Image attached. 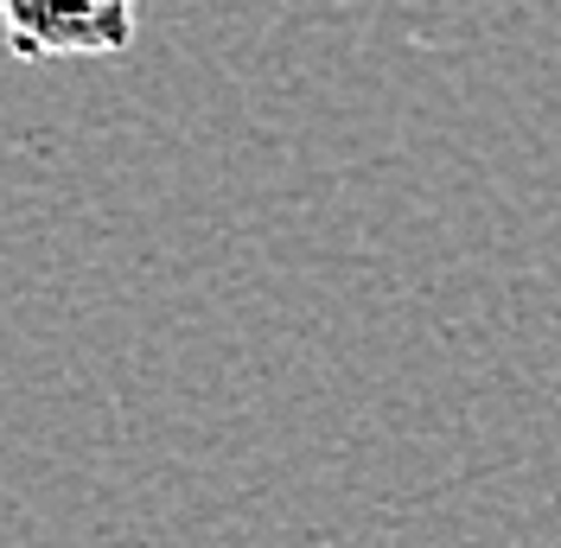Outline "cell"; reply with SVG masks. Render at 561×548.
<instances>
[{
    "instance_id": "1",
    "label": "cell",
    "mask_w": 561,
    "mask_h": 548,
    "mask_svg": "<svg viewBox=\"0 0 561 548\" xmlns=\"http://www.w3.org/2000/svg\"><path fill=\"white\" fill-rule=\"evenodd\" d=\"M140 0H0V33L20 65L38 58H122Z\"/></svg>"
}]
</instances>
